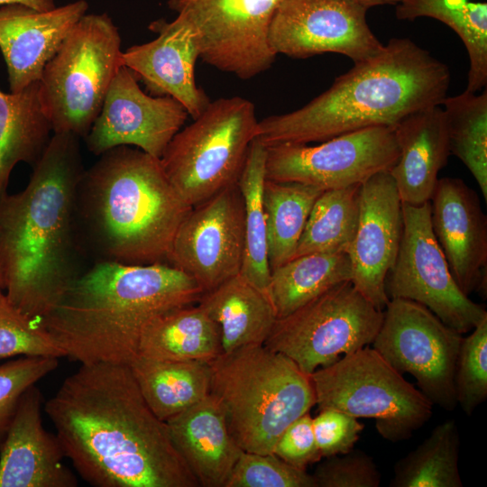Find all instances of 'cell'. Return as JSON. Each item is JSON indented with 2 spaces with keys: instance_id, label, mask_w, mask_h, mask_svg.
Here are the masks:
<instances>
[{
  "instance_id": "6da1fadb",
  "label": "cell",
  "mask_w": 487,
  "mask_h": 487,
  "mask_svg": "<svg viewBox=\"0 0 487 487\" xmlns=\"http://www.w3.org/2000/svg\"><path fill=\"white\" fill-rule=\"evenodd\" d=\"M43 408L65 457L89 484L199 487L129 364H81Z\"/></svg>"
},
{
  "instance_id": "7a4b0ae2",
  "label": "cell",
  "mask_w": 487,
  "mask_h": 487,
  "mask_svg": "<svg viewBox=\"0 0 487 487\" xmlns=\"http://www.w3.org/2000/svg\"><path fill=\"white\" fill-rule=\"evenodd\" d=\"M79 137L53 133L27 186L0 198V270L12 304L39 326L77 272Z\"/></svg>"
},
{
  "instance_id": "3957f363",
  "label": "cell",
  "mask_w": 487,
  "mask_h": 487,
  "mask_svg": "<svg viewBox=\"0 0 487 487\" xmlns=\"http://www.w3.org/2000/svg\"><path fill=\"white\" fill-rule=\"evenodd\" d=\"M198 283L169 263L100 260L80 273L41 321L65 357L83 363L129 364L159 316L195 304Z\"/></svg>"
},
{
  "instance_id": "277c9868",
  "label": "cell",
  "mask_w": 487,
  "mask_h": 487,
  "mask_svg": "<svg viewBox=\"0 0 487 487\" xmlns=\"http://www.w3.org/2000/svg\"><path fill=\"white\" fill-rule=\"evenodd\" d=\"M449 84L445 63L409 39L393 38L301 108L259 121L256 139L266 147L308 144L367 127H393L418 110L440 106Z\"/></svg>"
},
{
  "instance_id": "5b68a950",
  "label": "cell",
  "mask_w": 487,
  "mask_h": 487,
  "mask_svg": "<svg viewBox=\"0 0 487 487\" xmlns=\"http://www.w3.org/2000/svg\"><path fill=\"white\" fill-rule=\"evenodd\" d=\"M78 222L101 260L125 264L167 261L175 234L192 208L168 179L161 160L121 145L85 170Z\"/></svg>"
},
{
  "instance_id": "8992f818",
  "label": "cell",
  "mask_w": 487,
  "mask_h": 487,
  "mask_svg": "<svg viewBox=\"0 0 487 487\" xmlns=\"http://www.w3.org/2000/svg\"><path fill=\"white\" fill-rule=\"evenodd\" d=\"M208 364L210 394L244 452L272 454L282 432L316 405L310 375L264 345L222 353Z\"/></svg>"
},
{
  "instance_id": "52a82bcc",
  "label": "cell",
  "mask_w": 487,
  "mask_h": 487,
  "mask_svg": "<svg viewBox=\"0 0 487 487\" xmlns=\"http://www.w3.org/2000/svg\"><path fill=\"white\" fill-rule=\"evenodd\" d=\"M121 37L106 14H85L70 30L39 80L53 133L86 137L122 65Z\"/></svg>"
},
{
  "instance_id": "ba28073f",
  "label": "cell",
  "mask_w": 487,
  "mask_h": 487,
  "mask_svg": "<svg viewBox=\"0 0 487 487\" xmlns=\"http://www.w3.org/2000/svg\"><path fill=\"white\" fill-rule=\"evenodd\" d=\"M258 122L250 100L221 97L209 102L199 116L173 136L160 160L189 206L237 183Z\"/></svg>"
},
{
  "instance_id": "9c48e42d",
  "label": "cell",
  "mask_w": 487,
  "mask_h": 487,
  "mask_svg": "<svg viewBox=\"0 0 487 487\" xmlns=\"http://www.w3.org/2000/svg\"><path fill=\"white\" fill-rule=\"evenodd\" d=\"M310 377L318 410L372 418L380 436L391 442L407 440L433 415L434 405L423 393L368 345Z\"/></svg>"
},
{
  "instance_id": "30bf717a",
  "label": "cell",
  "mask_w": 487,
  "mask_h": 487,
  "mask_svg": "<svg viewBox=\"0 0 487 487\" xmlns=\"http://www.w3.org/2000/svg\"><path fill=\"white\" fill-rule=\"evenodd\" d=\"M382 319L383 310L345 281L277 318L264 345L310 375L372 345Z\"/></svg>"
},
{
  "instance_id": "8fae6325",
  "label": "cell",
  "mask_w": 487,
  "mask_h": 487,
  "mask_svg": "<svg viewBox=\"0 0 487 487\" xmlns=\"http://www.w3.org/2000/svg\"><path fill=\"white\" fill-rule=\"evenodd\" d=\"M462 339L425 306L391 299L372 345L395 370L411 374L433 405L451 411L457 406L455 375Z\"/></svg>"
},
{
  "instance_id": "7c38bea8",
  "label": "cell",
  "mask_w": 487,
  "mask_h": 487,
  "mask_svg": "<svg viewBox=\"0 0 487 487\" xmlns=\"http://www.w3.org/2000/svg\"><path fill=\"white\" fill-rule=\"evenodd\" d=\"M401 208L400 245L385 281L389 299L418 302L458 333L471 332L487 317V311L455 280L431 227L430 202L402 203Z\"/></svg>"
},
{
  "instance_id": "4fadbf2b",
  "label": "cell",
  "mask_w": 487,
  "mask_h": 487,
  "mask_svg": "<svg viewBox=\"0 0 487 487\" xmlns=\"http://www.w3.org/2000/svg\"><path fill=\"white\" fill-rule=\"evenodd\" d=\"M284 0H169L192 28L199 58L241 79L270 69L277 54L269 42L272 16Z\"/></svg>"
},
{
  "instance_id": "5bb4252c",
  "label": "cell",
  "mask_w": 487,
  "mask_h": 487,
  "mask_svg": "<svg viewBox=\"0 0 487 487\" xmlns=\"http://www.w3.org/2000/svg\"><path fill=\"white\" fill-rule=\"evenodd\" d=\"M399 155L393 127H367L316 145L268 146L266 179L299 182L322 190L342 188L390 171Z\"/></svg>"
},
{
  "instance_id": "9a60e30c",
  "label": "cell",
  "mask_w": 487,
  "mask_h": 487,
  "mask_svg": "<svg viewBox=\"0 0 487 487\" xmlns=\"http://www.w3.org/2000/svg\"><path fill=\"white\" fill-rule=\"evenodd\" d=\"M244 253V210L237 183L192 207L173 238L167 262L203 293L238 274Z\"/></svg>"
},
{
  "instance_id": "2e32d148",
  "label": "cell",
  "mask_w": 487,
  "mask_h": 487,
  "mask_svg": "<svg viewBox=\"0 0 487 487\" xmlns=\"http://www.w3.org/2000/svg\"><path fill=\"white\" fill-rule=\"evenodd\" d=\"M367 11L355 0H284L271 22L270 46L297 59L332 52L365 60L384 46L369 27Z\"/></svg>"
},
{
  "instance_id": "e0dca14e",
  "label": "cell",
  "mask_w": 487,
  "mask_h": 487,
  "mask_svg": "<svg viewBox=\"0 0 487 487\" xmlns=\"http://www.w3.org/2000/svg\"><path fill=\"white\" fill-rule=\"evenodd\" d=\"M138 81L125 66L116 72L85 137L88 151L95 155L128 145L160 159L188 119L187 110L178 100L148 95Z\"/></svg>"
},
{
  "instance_id": "ac0fdd59",
  "label": "cell",
  "mask_w": 487,
  "mask_h": 487,
  "mask_svg": "<svg viewBox=\"0 0 487 487\" xmlns=\"http://www.w3.org/2000/svg\"><path fill=\"white\" fill-rule=\"evenodd\" d=\"M401 206L389 171L375 174L362 184L358 225L347 253L353 272L351 282L381 310L390 300L385 281L400 245Z\"/></svg>"
},
{
  "instance_id": "d6986e66",
  "label": "cell",
  "mask_w": 487,
  "mask_h": 487,
  "mask_svg": "<svg viewBox=\"0 0 487 487\" xmlns=\"http://www.w3.org/2000/svg\"><path fill=\"white\" fill-rule=\"evenodd\" d=\"M430 223L451 273L469 296L487 294V217L475 191L458 178L438 179Z\"/></svg>"
},
{
  "instance_id": "ffe728a7",
  "label": "cell",
  "mask_w": 487,
  "mask_h": 487,
  "mask_svg": "<svg viewBox=\"0 0 487 487\" xmlns=\"http://www.w3.org/2000/svg\"><path fill=\"white\" fill-rule=\"evenodd\" d=\"M149 29L158 33L157 38L123 51L122 65L135 74L152 96L173 97L188 115L197 118L210 101L195 78L199 52L194 31L179 15L170 23L152 22Z\"/></svg>"
},
{
  "instance_id": "44dd1931",
  "label": "cell",
  "mask_w": 487,
  "mask_h": 487,
  "mask_svg": "<svg viewBox=\"0 0 487 487\" xmlns=\"http://www.w3.org/2000/svg\"><path fill=\"white\" fill-rule=\"evenodd\" d=\"M43 398L36 384L22 395L0 445V487H76L78 480L63 463L56 434L42 424Z\"/></svg>"
},
{
  "instance_id": "7402d4cb",
  "label": "cell",
  "mask_w": 487,
  "mask_h": 487,
  "mask_svg": "<svg viewBox=\"0 0 487 487\" xmlns=\"http://www.w3.org/2000/svg\"><path fill=\"white\" fill-rule=\"evenodd\" d=\"M87 8L85 0L48 11L22 4L0 6V51L7 67L10 92H19L40 80L45 65Z\"/></svg>"
},
{
  "instance_id": "603a6c76",
  "label": "cell",
  "mask_w": 487,
  "mask_h": 487,
  "mask_svg": "<svg viewBox=\"0 0 487 487\" xmlns=\"http://www.w3.org/2000/svg\"><path fill=\"white\" fill-rule=\"evenodd\" d=\"M393 131L400 155L389 173L401 203L419 206L430 201L438 173L451 154L443 108L418 110L396 124Z\"/></svg>"
},
{
  "instance_id": "cb8c5ba5",
  "label": "cell",
  "mask_w": 487,
  "mask_h": 487,
  "mask_svg": "<svg viewBox=\"0 0 487 487\" xmlns=\"http://www.w3.org/2000/svg\"><path fill=\"white\" fill-rule=\"evenodd\" d=\"M178 451L200 487H225L243 450L212 395L165 421Z\"/></svg>"
},
{
  "instance_id": "d4e9b609",
  "label": "cell",
  "mask_w": 487,
  "mask_h": 487,
  "mask_svg": "<svg viewBox=\"0 0 487 487\" xmlns=\"http://www.w3.org/2000/svg\"><path fill=\"white\" fill-rule=\"evenodd\" d=\"M197 303L217 324L222 353L264 345L277 320L270 297L240 272L203 293Z\"/></svg>"
},
{
  "instance_id": "484cf974",
  "label": "cell",
  "mask_w": 487,
  "mask_h": 487,
  "mask_svg": "<svg viewBox=\"0 0 487 487\" xmlns=\"http://www.w3.org/2000/svg\"><path fill=\"white\" fill-rule=\"evenodd\" d=\"M222 354L217 324L197 303L170 310L144 329L138 355L166 361L209 363Z\"/></svg>"
},
{
  "instance_id": "4316f807",
  "label": "cell",
  "mask_w": 487,
  "mask_h": 487,
  "mask_svg": "<svg viewBox=\"0 0 487 487\" xmlns=\"http://www.w3.org/2000/svg\"><path fill=\"white\" fill-rule=\"evenodd\" d=\"M51 133V124L40 99L39 81L15 93L0 89V198L7 193L15 165H33Z\"/></svg>"
},
{
  "instance_id": "83f0119b",
  "label": "cell",
  "mask_w": 487,
  "mask_h": 487,
  "mask_svg": "<svg viewBox=\"0 0 487 487\" xmlns=\"http://www.w3.org/2000/svg\"><path fill=\"white\" fill-rule=\"evenodd\" d=\"M129 366L145 401L162 421L210 393L208 363L156 360L137 355Z\"/></svg>"
},
{
  "instance_id": "f1b7e54d",
  "label": "cell",
  "mask_w": 487,
  "mask_h": 487,
  "mask_svg": "<svg viewBox=\"0 0 487 487\" xmlns=\"http://www.w3.org/2000/svg\"><path fill=\"white\" fill-rule=\"evenodd\" d=\"M345 253H313L292 258L271 271L269 296L281 318L334 286L352 280Z\"/></svg>"
},
{
  "instance_id": "f546056e",
  "label": "cell",
  "mask_w": 487,
  "mask_h": 487,
  "mask_svg": "<svg viewBox=\"0 0 487 487\" xmlns=\"http://www.w3.org/2000/svg\"><path fill=\"white\" fill-rule=\"evenodd\" d=\"M399 20L436 19L449 26L464 42L469 57L466 89L476 93L487 83V4L472 0H400Z\"/></svg>"
},
{
  "instance_id": "4dcf8cb0",
  "label": "cell",
  "mask_w": 487,
  "mask_h": 487,
  "mask_svg": "<svg viewBox=\"0 0 487 487\" xmlns=\"http://www.w3.org/2000/svg\"><path fill=\"white\" fill-rule=\"evenodd\" d=\"M266 156L267 147L255 138L249 147L237 185L244 210V253L240 273L269 296L271 267L262 199Z\"/></svg>"
},
{
  "instance_id": "1f68e13d",
  "label": "cell",
  "mask_w": 487,
  "mask_h": 487,
  "mask_svg": "<svg viewBox=\"0 0 487 487\" xmlns=\"http://www.w3.org/2000/svg\"><path fill=\"white\" fill-rule=\"evenodd\" d=\"M323 191L299 182L266 179L262 199L271 271L292 257L312 207Z\"/></svg>"
},
{
  "instance_id": "d6a6232c",
  "label": "cell",
  "mask_w": 487,
  "mask_h": 487,
  "mask_svg": "<svg viewBox=\"0 0 487 487\" xmlns=\"http://www.w3.org/2000/svg\"><path fill=\"white\" fill-rule=\"evenodd\" d=\"M361 186L319 195L290 259L313 253H348L358 225Z\"/></svg>"
},
{
  "instance_id": "836d02e7",
  "label": "cell",
  "mask_w": 487,
  "mask_h": 487,
  "mask_svg": "<svg viewBox=\"0 0 487 487\" xmlns=\"http://www.w3.org/2000/svg\"><path fill=\"white\" fill-rule=\"evenodd\" d=\"M460 436L455 419L438 424L416 449L394 465L391 487H463Z\"/></svg>"
},
{
  "instance_id": "e575fe53",
  "label": "cell",
  "mask_w": 487,
  "mask_h": 487,
  "mask_svg": "<svg viewBox=\"0 0 487 487\" xmlns=\"http://www.w3.org/2000/svg\"><path fill=\"white\" fill-rule=\"evenodd\" d=\"M450 152L472 173L487 200V91L465 90L442 102Z\"/></svg>"
},
{
  "instance_id": "d590c367",
  "label": "cell",
  "mask_w": 487,
  "mask_h": 487,
  "mask_svg": "<svg viewBox=\"0 0 487 487\" xmlns=\"http://www.w3.org/2000/svg\"><path fill=\"white\" fill-rule=\"evenodd\" d=\"M455 387L457 405L467 416L487 399V317L462 339Z\"/></svg>"
},
{
  "instance_id": "8d00e7d4",
  "label": "cell",
  "mask_w": 487,
  "mask_h": 487,
  "mask_svg": "<svg viewBox=\"0 0 487 487\" xmlns=\"http://www.w3.org/2000/svg\"><path fill=\"white\" fill-rule=\"evenodd\" d=\"M16 355L65 357L50 334L16 308L0 289V360Z\"/></svg>"
},
{
  "instance_id": "74e56055",
  "label": "cell",
  "mask_w": 487,
  "mask_h": 487,
  "mask_svg": "<svg viewBox=\"0 0 487 487\" xmlns=\"http://www.w3.org/2000/svg\"><path fill=\"white\" fill-rule=\"evenodd\" d=\"M225 487H317L312 474L274 454L243 451Z\"/></svg>"
},
{
  "instance_id": "f35d334b",
  "label": "cell",
  "mask_w": 487,
  "mask_h": 487,
  "mask_svg": "<svg viewBox=\"0 0 487 487\" xmlns=\"http://www.w3.org/2000/svg\"><path fill=\"white\" fill-rule=\"evenodd\" d=\"M58 364L55 357L24 356L0 365V445L22 395L53 372Z\"/></svg>"
},
{
  "instance_id": "ab89813d",
  "label": "cell",
  "mask_w": 487,
  "mask_h": 487,
  "mask_svg": "<svg viewBox=\"0 0 487 487\" xmlns=\"http://www.w3.org/2000/svg\"><path fill=\"white\" fill-rule=\"evenodd\" d=\"M312 476L317 487H379L381 479L372 457L355 449L320 460Z\"/></svg>"
},
{
  "instance_id": "60d3db41",
  "label": "cell",
  "mask_w": 487,
  "mask_h": 487,
  "mask_svg": "<svg viewBox=\"0 0 487 487\" xmlns=\"http://www.w3.org/2000/svg\"><path fill=\"white\" fill-rule=\"evenodd\" d=\"M312 426L322 458L353 450L364 427L356 418L331 408L320 409Z\"/></svg>"
},
{
  "instance_id": "b9f144b4",
  "label": "cell",
  "mask_w": 487,
  "mask_h": 487,
  "mask_svg": "<svg viewBox=\"0 0 487 487\" xmlns=\"http://www.w3.org/2000/svg\"><path fill=\"white\" fill-rule=\"evenodd\" d=\"M272 454L301 470H306L309 464L318 463L322 459L309 412L294 420L282 432L273 447Z\"/></svg>"
},
{
  "instance_id": "7bdbcfd3",
  "label": "cell",
  "mask_w": 487,
  "mask_h": 487,
  "mask_svg": "<svg viewBox=\"0 0 487 487\" xmlns=\"http://www.w3.org/2000/svg\"><path fill=\"white\" fill-rule=\"evenodd\" d=\"M11 4H22L40 11H48L56 7L55 0H0V6Z\"/></svg>"
},
{
  "instance_id": "ee69618b",
  "label": "cell",
  "mask_w": 487,
  "mask_h": 487,
  "mask_svg": "<svg viewBox=\"0 0 487 487\" xmlns=\"http://www.w3.org/2000/svg\"><path fill=\"white\" fill-rule=\"evenodd\" d=\"M368 9L381 5H396L400 0H355Z\"/></svg>"
},
{
  "instance_id": "f6af8a7d",
  "label": "cell",
  "mask_w": 487,
  "mask_h": 487,
  "mask_svg": "<svg viewBox=\"0 0 487 487\" xmlns=\"http://www.w3.org/2000/svg\"><path fill=\"white\" fill-rule=\"evenodd\" d=\"M0 289L4 290V280H3L1 270H0Z\"/></svg>"
}]
</instances>
